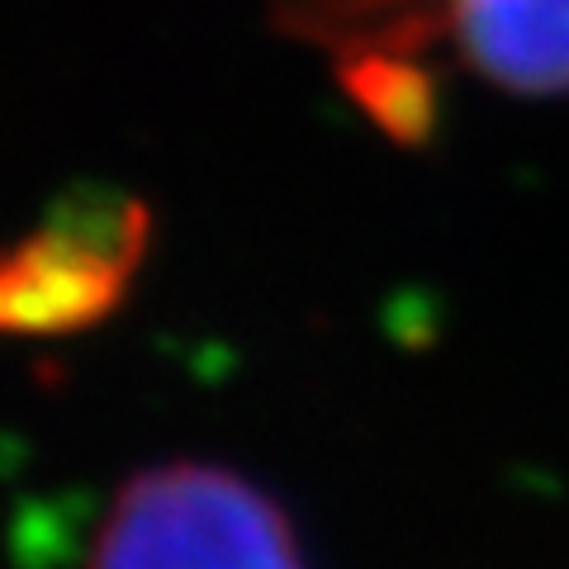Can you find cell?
<instances>
[{"label":"cell","instance_id":"cell-1","mask_svg":"<svg viewBox=\"0 0 569 569\" xmlns=\"http://www.w3.org/2000/svg\"><path fill=\"white\" fill-rule=\"evenodd\" d=\"M91 569H305L295 527L252 479L167 460L119 489Z\"/></svg>","mask_w":569,"mask_h":569},{"label":"cell","instance_id":"cell-2","mask_svg":"<svg viewBox=\"0 0 569 569\" xmlns=\"http://www.w3.org/2000/svg\"><path fill=\"white\" fill-rule=\"evenodd\" d=\"M152 213L133 194L77 190L0 247V337H58L110 313L148 257Z\"/></svg>","mask_w":569,"mask_h":569},{"label":"cell","instance_id":"cell-3","mask_svg":"<svg viewBox=\"0 0 569 569\" xmlns=\"http://www.w3.org/2000/svg\"><path fill=\"white\" fill-rule=\"evenodd\" d=\"M447 24L479 77L508 96H569V0H447Z\"/></svg>","mask_w":569,"mask_h":569}]
</instances>
